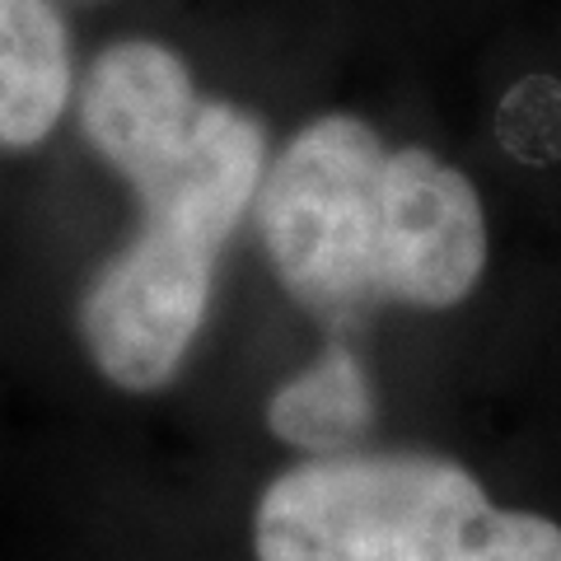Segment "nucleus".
Segmentation results:
<instances>
[{"mask_svg": "<svg viewBox=\"0 0 561 561\" xmlns=\"http://www.w3.org/2000/svg\"><path fill=\"white\" fill-rule=\"evenodd\" d=\"M76 117L140 202V230L80 295V342L113 389L154 393L206 323L220 249L267 169V127L249 108L202 99L179 51L150 38L99 51Z\"/></svg>", "mask_w": 561, "mask_h": 561, "instance_id": "f257e3e1", "label": "nucleus"}, {"mask_svg": "<svg viewBox=\"0 0 561 561\" xmlns=\"http://www.w3.org/2000/svg\"><path fill=\"white\" fill-rule=\"evenodd\" d=\"M253 225L300 309L351 323L375 305L454 309L486 267V210L431 150H389L370 122L328 113L262 169Z\"/></svg>", "mask_w": 561, "mask_h": 561, "instance_id": "f03ea898", "label": "nucleus"}, {"mask_svg": "<svg viewBox=\"0 0 561 561\" xmlns=\"http://www.w3.org/2000/svg\"><path fill=\"white\" fill-rule=\"evenodd\" d=\"M257 561H561V524L511 511L463 463L342 449L290 463L253 511Z\"/></svg>", "mask_w": 561, "mask_h": 561, "instance_id": "7ed1b4c3", "label": "nucleus"}, {"mask_svg": "<svg viewBox=\"0 0 561 561\" xmlns=\"http://www.w3.org/2000/svg\"><path fill=\"white\" fill-rule=\"evenodd\" d=\"M76 94L70 33L51 0H0V146L33 150Z\"/></svg>", "mask_w": 561, "mask_h": 561, "instance_id": "20e7f679", "label": "nucleus"}, {"mask_svg": "<svg viewBox=\"0 0 561 561\" xmlns=\"http://www.w3.org/2000/svg\"><path fill=\"white\" fill-rule=\"evenodd\" d=\"M375 421V389L360 356L346 342H328L305 375L280 383L267 402V426L276 440L313 454L356 449Z\"/></svg>", "mask_w": 561, "mask_h": 561, "instance_id": "39448f33", "label": "nucleus"}]
</instances>
